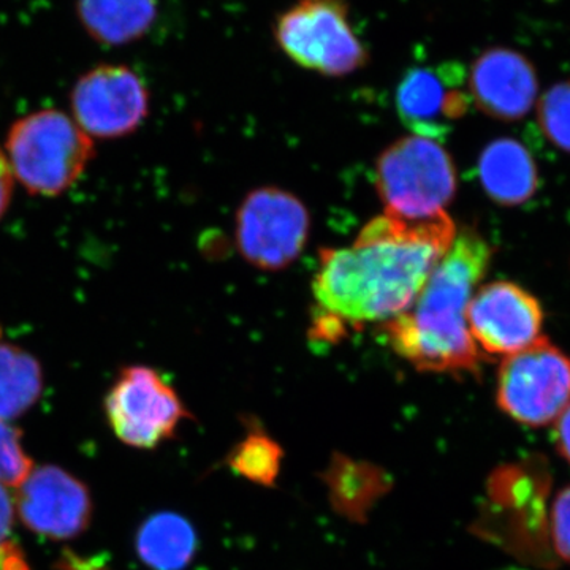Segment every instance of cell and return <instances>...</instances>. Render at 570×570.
<instances>
[{"mask_svg": "<svg viewBox=\"0 0 570 570\" xmlns=\"http://www.w3.org/2000/svg\"><path fill=\"white\" fill-rule=\"evenodd\" d=\"M479 176L483 190L498 205L527 204L539 186L531 153L513 138H499L483 149Z\"/></svg>", "mask_w": 570, "mask_h": 570, "instance_id": "5bb4252c", "label": "cell"}, {"mask_svg": "<svg viewBox=\"0 0 570 570\" xmlns=\"http://www.w3.org/2000/svg\"><path fill=\"white\" fill-rule=\"evenodd\" d=\"M0 335H2V332H0Z\"/></svg>", "mask_w": 570, "mask_h": 570, "instance_id": "484cf974", "label": "cell"}, {"mask_svg": "<svg viewBox=\"0 0 570 570\" xmlns=\"http://www.w3.org/2000/svg\"><path fill=\"white\" fill-rule=\"evenodd\" d=\"M43 371L21 347L0 343V422L21 417L39 401Z\"/></svg>", "mask_w": 570, "mask_h": 570, "instance_id": "ac0fdd59", "label": "cell"}, {"mask_svg": "<svg viewBox=\"0 0 570 570\" xmlns=\"http://www.w3.org/2000/svg\"><path fill=\"white\" fill-rule=\"evenodd\" d=\"M466 70L459 62L412 67L396 89L401 122L417 137L444 140L469 110Z\"/></svg>", "mask_w": 570, "mask_h": 570, "instance_id": "8fae6325", "label": "cell"}, {"mask_svg": "<svg viewBox=\"0 0 570 570\" xmlns=\"http://www.w3.org/2000/svg\"><path fill=\"white\" fill-rule=\"evenodd\" d=\"M499 409L527 426L557 422L570 404V358L546 336L505 356L499 367Z\"/></svg>", "mask_w": 570, "mask_h": 570, "instance_id": "8992f818", "label": "cell"}, {"mask_svg": "<svg viewBox=\"0 0 570 570\" xmlns=\"http://www.w3.org/2000/svg\"><path fill=\"white\" fill-rule=\"evenodd\" d=\"M70 105L75 122L89 137L115 140L135 132L148 118L149 92L129 67L104 63L77 81Z\"/></svg>", "mask_w": 570, "mask_h": 570, "instance_id": "9c48e42d", "label": "cell"}, {"mask_svg": "<svg viewBox=\"0 0 570 570\" xmlns=\"http://www.w3.org/2000/svg\"><path fill=\"white\" fill-rule=\"evenodd\" d=\"M18 517L29 531L55 540L78 538L91 524L88 487L56 466L32 469L14 497Z\"/></svg>", "mask_w": 570, "mask_h": 570, "instance_id": "7c38bea8", "label": "cell"}, {"mask_svg": "<svg viewBox=\"0 0 570 570\" xmlns=\"http://www.w3.org/2000/svg\"><path fill=\"white\" fill-rule=\"evenodd\" d=\"M466 321L480 352L505 358L542 337L543 309L539 299L521 285L497 281L475 291Z\"/></svg>", "mask_w": 570, "mask_h": 570, "instance_id": "30bf717a", "label": "cell"}, {"mask_svg": "<svg viewBox=\"0 0 570 570\" xmlns=\"http://www.w3.org/2000/svg\"><path fill=\"white\" fill-rule=\"evenodd\" d=\"M193 524L174 512H160L141 524L135 539L138 558L153 570H184L197 551Z\"/></svg>", "mask_w": 570, "mask_h": 570, "instance_id": "e0dca14e", "label": "cell"}, {"mask_svg": "<svg viewBox=\"0 0 570 570\" xmlns=\"http://www.w3.org/2000/svg\"><path fill=\"white\" fill-rule=\"evenodd\" d=\"M283 464V450L265 431L250 430L230 455L228 468L239 478L262 487L275 485Z\"/></svg>", "mask_w": 570, "mask_h": 570, "instance_id": "d6986e66", "label": "cell"}, {"mask_svg": "<svg viewBox=\"0 0 570 570\" xmlns=\"http://www.w3.org/2000/svg\"><path fill=\"white\" fill-rule=\"evenodd\" d=\"M538 121L547 140L570 154V80L557 82L540 97Z\"/></svg>", "mask_w": 570, "mask_h": 570, "instance_id": "ffe728a7", "label": "cell"}, {"mask_svg": "<svg viewBox=\"0 0 570 570\" xmlns=\"http://www.w3.org/2000/svg\"><path fill=\"white\" fill-rule=\"evenodd\" d=\"M112 433L135 449H156L175 436L189 412L176 390L154 367H124L105 396Z\"/></svg>", "mask_w": 570, "mask_h": 570, "instance_id": "52a82bcc", "label": "cell"}, {"mask_svg": "<svg viewBox=\"0 0 570 570\" xmlns=\"http://www.w3.org/2000/svg\"><path fill=\"white\" fill-rule=\"evenodd\" d=\"M6 151L14 178L40 197L69 190L96 156L92 138L58 110L18 119L7 135Z\"/></svg>", "mask_w": 570, "mask_h": 570, "instance_id": "3957f363", "label": "cell"}, {"mask_svg": "<svg viewBox=\"0 0 570 570\" xmlns=\"http://www.w3.org/2000/svg\"><path fill=\"white\" fill-rule=\"evenodd\" d=\"M376 187L385 213L409 220L445 213L456 194V171L448 149L430 138H400L376 164Z\"/></svg>", "mask_w": 570, "mask_h": 570, "instance_id": "277c9868", "label": "cell"}, {"mask_svg": "<svg viewBox=\"0 0 570 570\" xmlns=\"http://www.w3.org/2000/svg\"><path fill=\"white\" fill-rule=\"evenodd\" d=\"M456 225L448 213L409 220L374 217L354 245L324 249L313 281L318 341H337L348 326L392 321L422 294L431 273L453 242Z\"/></svg>", "mask_w": 570, "mask_h": 570, "instance_id": "6da1fadb", "label": "cell"}, {"mask_svg": "<svg viewBox=\"0 0 570 570\" xmlns=\"http://www.w3.org/2000/svg\"><path fill=\"white\" fill-rule=\"evenodd\" d=\"M159 14V0H77L78 21L97 43L122 47L142 39Z\"/></svg>", "mask_w": 570, "mask_h": 570, "instance_id": "9a60e30c", "label": "cell"}, {"mask_svg": "<svg viewBox=\"0 0 570 570\" xmlns=\"http://www.w3.org/2000/svg\"><path fill=\"white\" fill-rule=\"evenodd\" d=\"M324 480L333 508L352 521L366 520L367 512L390 489L384 471L344 455L332 460Z\"/></svg>", "mask_w": 570, "mask_h": 570, "instance_id": "2e32d148", "label": "cell"}, {"mask_svg": "<svg viewBox=\"0 0 570 570\" xmlns=\"http://www.w3.org/2000/svg\"><path fill=\"white\" fill-rule=\"evenodd\" d=\"M14 175L11 171L9 157L0 149V219L9 209L11 195H13Z\"/></svg>", "mask_w": 570, "mask_h": 570, "instance_id": "cb8c5ba5", "label": "cell"}, {"mask_svg": "<svg viewBox=\"0 0 570 570\" xmlns=\"http://www.w3.org/2000/svg\"><path fill=\"white\" fill-rule=\"evenodd\" d=\"M33 463L21 444V431L9 422H0V483L18 489L31 474Z\"/></svg>", "mask_w": 570, "mask_h": 570, "instance_id": "44dd1931", "label": "cell"}, {"mask_svg": "<svg viewBox=\"0 0 570 570\" xmlns=\"http://www.w3.org/2000/svg\"><path fill=\"white\" fill-rule=\"evenodd\" d=\"M275 39L296 66L325 77H346L370 59L346 0H295L277 17Z\"/></svg>", "mask_w": 570, "mask_h": 570, "instance_id": "5b68a950", "label": "cell"}, {"mask_svg": "<svg viewBox=\"0 0 570 570\" xmlns=\"http://www.w3.org/2000/svg\"><path fill=\"white\" fill-rule=\"evenodd\" d=\"M309 228V213L299 198L277 187H262L239 206L236 245L250 265L279 272L299 257Z\"/></svg>", "mask_w": 570, "mask_h": 570, "instance_id": "ba28073f", "label": "cell"}, {"mask_svg": "<svg viewBox=\"0 0 570 570\" xmlns=\"http://www.w3.org/2000/svg\"><path fill=\"white\" fill-rule=\"evenodd\" d=\"M554 444L562 459L570 464V404L554 422Z\"/></svg>", "mask_w": 570, "mask_h": 570, "instance_id": "d4e9b609", "label": "cell"}, {"mask_svg": "<svg viewBox=\"0 0 570 570\" xmlns=\"http://www.w3.org/2000/svg\"><path fill=\"white\" fill-rule=\"evenodd\" d=\"M491 258L493 247L482 235L472 228L459 232L414 305L382 324L393 352L423 373H478L480 351L469 333L466 313Z\"/></svg>", "mask_w": 570, "mask_h": 570, "instance_id": "7a4b0ae2", "label": "cell"}, {"mask_svg": "<svg viewBox=\"0 0 570 570\" xmlns=\"http://www.w3.org/2000/svg\"><path fill=\"white\" fill-rule=\"evenodd\" d=\"M551 538L557 553L570 562V487L560 491L551 509Z\"/></svg>", "mask_w": 570, "mask_h": 570, "instance_id": "7402d4cb", "label": "cell"}, {"mask_svg": "<svg viewBox=\"0 0 570 570\" xmlns=\"http://www.w3.org/2000/svg\"><path fill=\"white\" fill-rule=\"evenodd\" d=\"M468 91L480 111L499 121H519L538 102V71L527 56L490 48L472 63Z\"/></svg>", "mask_w": 570, "mask_h": 570, "instance_id": "4fadbf2b", "label": "cell"}, {"mask_svg": "<svg viewBox=\"0 0 570 570\" xmlns=\"http://www.w3.org/2000/svg\"><path fill=\"white\" fill-rule=\"evenodd\" d=\"M14 513H17L14 497H11L9 487L0 483V546L7 542V538H9L11 527H13Z\"/></svg>", "mask_w": 570, "mask_h": 570, "instance_id": "603a6c76", "label": "cell"}]
</instances>
